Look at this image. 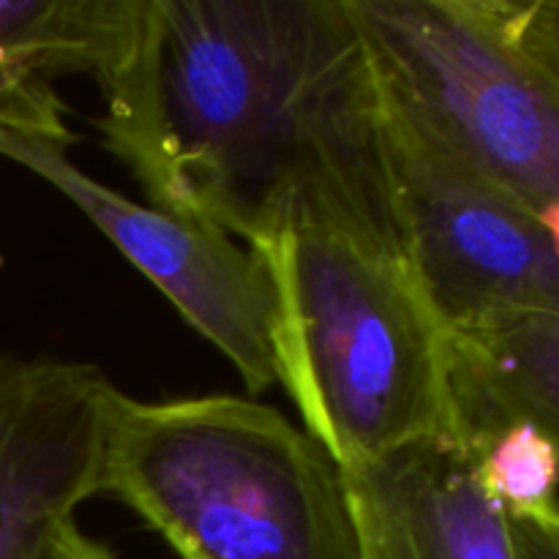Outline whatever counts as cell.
Instances as JSON below:
<instances>
[{
    "label": "cell",
    "instance_id": "cell-1",
    "mask_svg": "<svg viewBox=\"0 0 559 559\" xmlns=\"http://www.w3.org/2000/svg\"><path fill=\"white\" fill-rule=\"evenodd\" d=\"M93 80L147 205L246 246L325 224L402 262L347 0H126Z\"/></svg>",
    "mask_w": 559,
    "mask_h": 559
},
{
    "label": "cell",
    "instance_id": "cell-2",
    "mask_svg": "<svg viewBox=\"0 0 559 559\" xmlns=\"http://www.w3.org/2000/svg\"><path fill=\"white\" fill-rule=\"evenodd\" d=\"M98 495L180 559H360L342 464L257 399L142 402L115 388Z\"/></svg>",
    "mask_w": 559,
    "mask_h": 559
},
{
    "label": "cell",
    "instance_id": "cell-3",
    "mask_svg": "<svg viewBox=\"0 0 559 559\" xmlns=\"http://www.w3.org/2000/svg\"><path fill=\"white\" fill-rule=\"evenodd\" d=\"M273 293L276 382L342 467L445 440V331L402 262L325 224L249 246Z\"/></svg>",
    "mask_w": 559,
    "mask_h": 559
},
{
    "label": "cell",
    "instance_id": "cell-4",
    "mask_svg": "<svg viewBox=\"0 0 559 559\" xmlns=\"http://www.w3.org/2000/svg\"><path fill=\"white\" fill-rule=\"evenodd\" d=\"M382 107L557 227L559 0H347Z\"/></svg>",
    "mask_w": 559,
    "mask_h": 559
},
{
    "label": "cell",
    "instance_id": "cell-5",
    "mask_svg": "<svg viewBox=\"0 0 559 559\" xmlns=\"http://www.w3.org/2000/svg\"><path fill=\"white\" fill-rule=\"evenodd\" d=\"M380 123L399 257L442 331L559 311V227L448 162L382 102Z\"/></svg>",
    "mask_w": 559,
    "mask_h": 559
},
{
    "label": "cell",
    "instance_id": "cell-6",
    "mask_svg": "<svg viewBox=\"0 0 559 559\" xmlns=\"http://www.w3.org/2000/svg\"><path fill=\"white\" fill-rule=\"evenodd\" d=\"M0 156L25 167L80 207L178 314L211 342L251 393L276 385L273 293L260 257L222 229L134 202L98 183L41 136L0 131Z\"/></svg>",
    "mask_w": 559,
    "mask_h": 559
},
{
    "label": "cell",
    "instance_id": "cell-7",
    "mask_svg": "<svg viewBox=\"0 0 559 559\" xmlns=\"http://www.w3.org/2000/svg\"><path fill=\"white\" fill-rule=\"evenodd\" d=\"M112 391L93 364L0 349V559H36L98 495Z\"/></svg>",
    "mask_w": 559,
    "mask_h": 559
},
{
    "label": "cell",
    "instance_id": "cell-8",
    "mask_svg": "<svg viewBox=\"0 0 559 559\" xmlns=\"http://www.w3.org/2000/svg\"><path fill=\"white\" fill-rule=\"evenodd\" d=\"M342 473L360 559H559V530L502 511L475 464L442 442Z\"/></svg>",
    "mask_w": 559,
    "mask_h": 559
},
{
    "label": "cell",
    "instance_id": "cell-9",
    "mask_svg": "<svg viewBox=\"0 0 559 559\" xmlns=\"http://www.w3.org/2000/svg\"><path fill=\"white\" fill-rule=\"evenodd\" d=\"M559 437V311L445 333V440L469 462L516 426Z\"/></svg>",
    "mask_w": 559,
    "mask_h": 559
},
{
    "label": "cell",
    "instance_id": "cell-10",
    "mask_svg": "<svg viewBox=\"0 0 559 559\" xmlns=\"http://www.w3.org/2000/svg\"><path fill=\"white\" fill-rule=\"evenodd\" d=\"M96 41V0H0V102L87 74Z\"/></svg>",
    "mask_w": 559,
    "mask_h": 559
},
{
    "label": "cell",
    "instance_id": "cell-11",
    "mask_svg": "<svg viewBox=\"0 0 559 559\" xmlns=\"http://www.w3.org/2000/svg\"><path fill=\"white\" fill-rule=\"evenodd\" d=\"M557 442V435L533 424L497 437L475 462V475L486 495L511 516L559 530Z\"/></svg>",
    "mask_w": 559,
    "mask_h": 559
},
{
    "label": "cell",
    "instance_id": "cell-12",
    "mask_svg": "<svg viewBox=\"0 0 559 559\" xmlns=\"http://www.w3.org/2000/svg\"><path fill=\"white\" fill-rule=\"evenodd\" d=\"M36 559H118L115 551L109 549L102 540L91 538L87 533H82L80 524L69 522L52 535V538L44 544V549L38 551Z\"/></svg>",
    "mask_w": 559,
    "mask_h": 559
}]
</instances>
